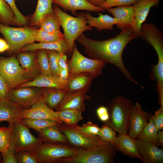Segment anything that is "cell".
Wrapping results in <instances>:
<instances>
[{
  "label": "cell",
  "instance_id": "6",
  "mask_svg": "<svg viewBox=\"0 0 163 163\" xmlns=\"http://www.w3.org/2000/svg\"><path fill=\"white\" fill-rule=\"evenodd\" d=\"M78 148L68 144L43 142L30 152L37 158L39 163H58L61 158L74 155Z\"/></svg>",
  "mask_w": 163,
  "mask_h": 163
},
{
  "label": "cell",
  "instance_id": "33",
  "mask_svg": "<svg viewBox=\"0 0 163 163\" xmlns=\"http://www.w3.org/2000/svg\"><path fill=\"white\" fill-rule=\"evenodd\" d=\"M60 26L58 18L53 12L49 13L45 15L41 20L38 27L47 31L53 32L59 31Z\"/></svg>",
  "mask_w": 163,
  "mask_h": 163
},
{
  "label": "cell",
  "instance_id": "4",
  "mask_svg": "<svg viewBox=\"0 0 163 163\" xmlns=\"http://www.w3.org/2000/svg\"><path fill=\"white\" fill-rule=\"evenodd\" d=\"M133 106L131 100L123 96H117L109 105V118L104 124L119 134H127Z\"/></svg>",
  "mask_w": 163,
  "mask_h": 163
},
{
  "label": "cell",
  "instance_id": "54",
  "mask_svg": "<svg viewBox=\"0 0 163 163\" xmlns=\"http://www.w3.org/2000/svg\"><path fill=\"white\" fill-rule=\"evenodd\" d=\"M1 23H2L1 20V19H0V24H1Z\"/></svg>",
  "mask_w": 163,
  "mask_h": 163
},
{
  "label": "cell",
  "instance_id": "1",
  "mask_svg": "<svg viewBox=\"0 0 163 163\" xmlns=\"http://www.w3.org/2000/svg\"><path fill=\"white\" fill-rule=\"evenodd\" d=\"M138 37L131 27L121 31L114 37L104 40L91 39L83 33L76 40L83 46L85 53L91 58L115 66L127 79L138 85L125 66L123 59V53L126 45L130 42Z\"/></svg>",
  "mask_w": 163,
  "mask_h": 163
},
{
  "label": "cell",
  "instance_id": "23",
  "mask_svg": "<svg viewBox=\"0 0 163 163\" xmlns=\"http://www.w3.org/2000/svg\"><path fill=\"white\" fill-rule=\"evenodd\" d=\"M54 50L62 55H69V44L65 39H63L57 41L48 43H32L23 47L19 51L23 52L37 50Z\"/></svg>",
  "mask_w": 163,
  "mask_h": 163
},
{
  "label": "cell",
  "instance_id": "5",
  "mask_svg": "<svg viewBox=\"0 0 163 163\" xmlns=\"http://www.w3.org/2000/svg\"><path fill=\"white\" fill-rule=\"evenodd\" d=\"M37 30L28 26L15 27L0 24V33L9 46L7 53H19L25 45L34 43Z\"/></svg>",
  "mask_w": 163,
  "mask_h": 163
},
{
  "label": "cell",
  "instance_id": "8",
  "mask_svg": "<svg viewBox=\"0 0 163 163\" xmlns=\"http://www.w3.org/2000/svg\"><path fill=\"white\" fill-rule=\"evenodd\" d=\"M26 72V70L20 66L18 60L14 56L0 58V75L6 82L9 91L31 81L24 77Z\"/></svg>",
  "mask_w": 163,
  "mask_h": 163
},
{
  "label": "cell",
  "instance_id": "53",
  "mask_svg": "<svg viewBox=\"0 0 163 163\" xmlns=\"http://www.w3.org/2000/svg\"><path fill=\"white\" fill-rule=\"evenodd\" d=\"M2 162V160H1V157H0V163Z\"/></svg>",
  "mask_w": 163,
  "mask_h": 163
},
{
  "label": "cell",
  "instance_id": "19",
  "mask_svg": "<svg viewBox=\"0 0 163 163\" xmlns=\"http://www.w3.org/2000/svg\"><path fill=\"white\" fill-rule=\"evenodd\" d=\"M18 60L21 66L26 70L24 77L32 80L41 74L37 58V50L18 53Z\"/></svg>",
  "mask_w": 163,
  "mask_h": 163
},
{
  "label": "cell",
  "instance_id": "45",
  "mask_svg": "<svg viewBox=\"0 0 163 163\" xmlns=\"http://www.w3.org/2000/svg\"><path fill=\"white\" fill-rule=\"evenodd\" d=\"M2 155V163H18L15 156V152L13 148L11 146L6 153Z\"/></svg>",
  "mask_w": 163,
  "mask_h": 163
},
{
  "label": "cell",
  "instance_id": "43",
  "mask_svg": "<svg viewBox=\"0 0 163 163\" xmlns=\"http://www.w3.org/2000/svg\"><path fill=\"white\" fill-rule=\"evenodd\" d=\"M18 163H39L37 158L30 152L21 151L15 153Z\"/></svg>",
  "mask_w": 163,
  "mask_h": 163
},
{
  "label": "cell",
  "instance_id": "52",
  "mask_svg": "<svg viewBox=\"0 0 163 163\" xmlns=\"http://www.w3.org/2000/svg\"><path fill=\"white\" fill-rule=\"evenodd\" d=\"M91 4L97 6L99 4L102 2L104 0H87Z\"/></svg>",
  "mask_w": 163,
  "mask_h": 163
},
{
  "label": "cell",
  "instance_id": "37",
  "mask_svg": "<svg viewBox=\"0 0 163 163\" xmlns=\"http://www.w3.org/2000/svg\"><path fill=\"white\" fill-rule=\"evenodd\" d=\"M12 128L0 126V153H6L11 145Z\"/></svg>",
  "mask_w": 163,
  "mask_h": 163
},
{
  "label": "cell",
  "instance_id": "14",
  "mask_svg": "<svg viewBox=\"0 0 163 163\" xmlns=\"http://www.w3.org/2000/svg\"><path fill=\"white\" fill-rule=\"evenodd\" d=\"M161 0H138L133 5L134 23L132 28L140 37L142 25L145 21L151 8L158 6Z\"/></svg>",
  "mask_w": 163,
  "mask_h": 163
},
{
  "label": "cell",
  "instance_id": "25",
  "mask_svg": "<svg viewBox=\"0 0 163 163\" xmlns=\"http://www.w3.org/2000/svg\"><path fill=\"white\" fill-rule=\"evenodd\" d=\"M97 14L99 16L95 17L90 13H87L85 14V17L88 26L91 27H95L98 31L112 30L114 29L113 25L120 22L117 19L108 15L103 14L101 13Z\"/></svg>",
  "mask_w": 163,
  "mask_h": 163
},
{
  "label": "cell",
  "instance_id": "2",
  "mask_svg": "<svg viewBox=\"0 0 163 163\" xmlns=\"http://www.w3.org/2000/svg\"><path fill=\"white\" fill-rule=\"evenodd\" d=\"M64 31V38L69 46V55H72L75 41L84 31L92 30L87 24L85 14L83 12L78 13L76 17L72 16L62 11L56 5L53 7Z\"/></svg>",
  "mask_w": 163,
  "mask_h": 163
},
{
  "label": "cell",
  "instance_id": "34",
  "mask_svg": "<svg viewBox=\"0 0 163 163\" xmlns=\"http://www.w3.org/2000/svg\"><path fill=\"white\" fill-rule=\"evenodd\" d=\"M0 19L2 23L5 25L19 26L14 12L4 0H0Z\"/></svg>",
  "mask_w": 163,
  "mask_h": 163
},
{
  "label": "cell",
  "instance_id": "35",
  "mask_svg": "<svg viewBox=\"0 0 163 163\" xmlns=\"http://www.w3.org/2000/svg\"><path fill=\"white\" fill-rule=\"evenodd\" d=\"M64 39L63 34L60 30L49 32L40 28L37 30L35 41L39 43H48L57 41Z\"/></svg>",
  "mask_w": 163,
  "mask_h": 163
},
{
  "label": "cell",
  "instance_id": "31",
  "mask_svg": "<svg viewBox=\"0 0 163 163\" xmlns=\"http://www.w3.org/2000/svg\"><path fill=\"white\" fill-rule=\"evenodd\" d=\"M56 112L59 120L68 126H76L78 123L83 119L82 112L80 110H66Z\"/></svg>",
  "mask_w": 163,
  "mask_h": 163
},
{
  "label": "cell",
  "instance_id": "21",
  "mask_svg": "<svg viewBox=\"0 0 163 163\" xmlns=\"http://www.w3.org/2000/svg\"><path fill=\"white\" fill-rule=\"evenodd\" d=\"M94 78L92 74L87 72L69 76L66 85L67 91L87 93Z\"/></svg>",
  "mask_w": 163,
  "mask_h": 163
},
{
  "label": "cell",
  "instance_id": "49",
  "mask_svg": "<svg viewBox=\"0 0 163 163\" xmlns=\"http://www.w3.org/2000/svg\"><path fill=\"white\" fill-rule=\"evenodd\" d=\"M67 68V56L66 55H62L58 62L59 71Z\"/></svg>",
  "mask_w": 163,
  "mask_h": 163
},
{
  "label": "cell",
  "instance_id": "50",
  "mask_svg": "<svg viewBox=\"0 0 163 163\" xmlns=\"http://www.w3.org/2000/svg\"><path fill=\"white\" fill-rule=\"evenodd\" d=\"M8 49L9 46L6 40L0 38V53L7 51Z\"/></svg>",
  "mask_w": 163,
  "mask_h": 163
},
{
  "label": "cell",
  "instance_id": "7",
  "mask_svg": "<svg viewBox=\"0 0 163 163\" xmlns=\"http://www.w3.org/2000/svg\"><path fill=\"white\" fill-rule=\"evenodd\" d=\"M105 62L88 58L81 54L74 43L70 59L67 60L69 76L87 72L92 74L94 78L101 75L106 64Z\"/></svg>",
  "mask_w": 163,
  "mask_h": 163
},
{
  "label": "cell",
  "instance_id": "26",
  "mask_svg": "<svg viewBox=\"0 0 163 163\" xmlns=\"http://www.w3.org/2000/svg\"><path fill=\"white\" fill-rule=\"evenodd\" d=\"M24 87L55 88L67 91L66 87L61 83L59 78L41 74L32 81L21 84L16 88Z\"/></svg>",
  "mask_w": 163,
  "mask_h": 163
},
{
  "label": "cell",
  "instance_id": "20",
  "mask_svg": "<svg viewBox=\"0 0 163 163\" xmlns=\"http://www.w3.org/2000/svg\"><path fill=\"white\" fill-rule=\"evenodd\" d=\"M24 108L9 99L0 100V122L6 121L8 126L12 128L14 124L20 121V116Z\"/></svg>",
  "mask_w": 163,
  "mask_h": 163
},
{
  "label": "cell",
  "instance_id": "40",
  "mask_svg": "<svg viewBox=\"0 0 163 163\" xmlns=\"http://www.w3.org/2000/svg\"><path fill=\"white\" fill-rule=\"evenodd\" d=\"M97 136L101 140L113 143L115 145L117 140L116 132L105 124L100 128Z\"/></svg>",
  "mask_w": 163,
  "mask_h": 163
},
{
  "label": "cell",
  "instance_id": "38",
  "mask_svg": "<svg viewBox=\"0 0 163 163\" xmlns=\"http://www.w3.org/2000/svg\"><path fill=\"white\" fill-rule=\"evenodd\" d=\"M64 126L67 128L77 132L91 136H98L100 128L96 124L89 121L84 124L82 126L78 125L75 127L67 126L65 124Z\"/></svg>",
  "mask_w": 163,
  "mask_h": 163
},
{
  "label": "cell",
  "instance_id": "15",
  "mask_svg": "<svg viewBox=\"0 0 163 163\" xmlns=\"http://www.w3.org/2000/svg\"><path fill=\"white\" fill-rule=\"evenodd\" d=\"M86 92L81 91L68 92L55 109L56 111L66 110H78L84 111L86 109L85 101L90 97Z\"/></svg>",
  "mask_w": 163,
  "mask_h": 163
},
{
  "label": "cell",
  "instance_id": "32",
  "mask_svg": "<svg viewBox=\"0 0 163 163\" xmlns=\"http://www.w3.org/2000/svg\"><path fill=\"white\" fill-rule=\"evenodd\" d=\"M20 121L29 128L32 129L38 132L47 127L56 126L61 124L48 119L24 118L20 120Z\"/></svg>",
  "mask_w": 163,
  "mask_h": 163
},
{
  "label": "cell",
  "instance_id": "29",
  "mask_svg": "<svg viewBox=\"0 0 163 163\" xmlns=\"http://www.w3.org/2000/svg\"><path fill=\"white\" fill-rule=\"evenodd\" d=\"M53 3V0H38L35 11L29 20L30 27H39L41 20L45 15L49 13L54 12Z\"/></svg>",
  "mask_w": 163,
  "mask_h": 163
},
{
  "label": "cell",
  "instance_id": "51",
  "mask_svg": "<svg viewBox=\"0 0 163 163\" xmlns=\"http://www.w3.org/2000/svg\"><path fill=\"white\" fill-rule=\"evenodd\" d=\"M158 141L160 146L163 147V131L160 130L158 131Z\"/></svg>",
  "mask_w": 163,
  "mask_h": 163
},
{
  "label": "cell",
  "instance_id": "55",
  "mask_svg": "<svg viewBox=\"0 0 163 163\" xmlns=\"http://www.w3.org/2000/svg\"><path fill=\"white\" fill-rule=\"evenodd\" d=\"M1 100V99L0 98V100Z\"/></svg>",
  "mask_w": 163,
  "mask_h": 163
},
{
  "label": "cell",
  "instance_id": "9",
  "mask_svg": "<svg viewBox=\"0 0 163 163\" xmlns=\"http://www.w3.org/2000/svg\"><path fill=\"white\" fill-rule=\"evenodd\" d=\"M43 142L41 139L32 135L29 128L20 121L15 123L12 127L10 146L15 153L21 151L31 152Z\"/></svg>",
  "mask_w": 163,
  "mask_h": 163
},
{
  "label": "cell",
  "instance_id": "41",
  "mask_svg": "<svg viewBox=\"0 0 163 163\" xmlns=\"http://www.w3.org/2000/svg\"><path fill=\"white\" fill-rule=\"evenodd\" d=\"M138 0H104L97 6L106 9L113 7L125 6L133 5Z\"/></svg>",
  "mask_w": 163,
  "mask_h": 163
},
{
  "label": "cell",
  "instance_id": "47",
  "mask_svg": "<svg viewBox=\"0 0 163 163\" xmlns=\"http://www.w3.org/2000/svg\"><path fill=\"white\" fill-rule=\"evenodd\" d=\"M9 91L6 82L0 75V98L8 99Z\"/></svg>",
  "mask_w": 163,
  "mask_h": 163
},
{
  "label": "cell",
  "instance_id": "48",
  "mask_svg": "<svg viewBox=\"0 0 163 163\" xmlns=\"http://www.w3.org/2000/svg\"><path fill=\"white\" fill-rule=\"evenodd\" d=\"M59 78L61 83L66 88L67 81L69 76L68 68H67L66 69L60 70L59 71Z\"/></svg>",
  "mask_w": 163,
  "mask_h": 163
},
{
  "label": "cell",
  "instance_id": "46",
  "mask_svg": "<svg viewBox=\"0 0 163 163\" xmlns=\"http://www.w3.org/2000/svg\"><path fill=\"white\" fill-rule=\"evenodd\" d=\"M96 113L99 119L104 123L109 120V113L107 107L104 106L99 107L96 110Z\"/></svg>",
  "mask_w": 163,
  "mask_h": 163
},
{
  "label": "cell",
  "instance_id": "44",
  "mask_svg": "<svg viewBox=\"0 0 163 163\" xmlns=\"http://www.w3.org/2000/svg\"><path fill=\"white\" fill-rule=\"evenodd\" d=\"M153 121L158 130L163 129V107H160L155 112L154 115L152 114Z\"/></svg>",
  "mask_w": 163,
  "mask_h": 163
},
{
  "label": "cell",
  "instance_id": "36",
  "mask_svg": "<svg viewBox=\"0 0 163 163\" xmlns=\"http://www.w3.org/2000/svg\"><path fill=\"white\" fill-rule=\"evenodd\" d=\"M37 62L41 74L52 75L46 50H37Z\"/></svg>",
  "mask_w": 163,
  "mask_h": 163
},
{
  "label": "cell",
  "instance_id": "30",
  "mask_svg": "<svg viewBox=\"0 0 163 163\" xmlns=\"http://www.w3.org/2000/svg\"><path fill=\"white\" fill-rule=\"evenodd\" d=\"M152 113H148V122L136 139L150 142L160 146L158 139V130L153 121Z\"/></svg>",
  "mask_w": 163,
  "mask_h": 163
},
{
  "label": "cell",
  "instance_id": "42",
  "mask_svg": "<svg viewBox=\"0 0 163 163\" xmlns=\"http://www.w3.org/2000/svg\"><path fill=\"white\" fill-rule=\"evenodd\" d=\"M10 6L14 12L16 21L19 26H27L29 20L20 11L15 4V0H4Z\"/></svg>",
  "mask_w": 163,
  "mask_h": 163
},
{
  "label": "cell",
  "instance_id": "16",
  "mask_svg": "<svg viewBox=\"0 0 163 163\" xmlns=\"http://www.w3.org/2000/svg\"><path fill=\"white\" fill-rule=\"evenodd\" d=\"M135 142L144 163H162L163 162V150L154 144L135 139Z\"/></svg>",
  "mask_w": 163,
  "mask_h": 163
},
{
  "label": "cell",
  "instance_id": "12",
  "mask_svg": "<svg viewBox=\"0 0 163 163\" xmlns=\"http://www.w3.org/2000/svg\"><path fill=\"white\" fill-rule=\"evenodd\" d=\"M66 136L72 146L85 149L91 148L104 143L97 136L90 135L81 133L60 124L56 126Z\"/></svg>",
  "mask_w": 163,
  "mask_h": 163
},
{
  "label": "cell",
  "instance_id": "3",
  "mask_svg": "<svg viewBox=\"0 0 163 163\" xmlns=\"http://www.w3.org/2000/svg\"><path fill=\"white\" fill-rule=\"evenodd\" d=\"M117 151L116 145L107 142L93 148H78L76 154L69 158L59 159L62 163H112Z\"/></svg>",
  "mask_w": 163,
  "mask_h": 163
},
{
  "label": "cell",
  "instance_id": "22",
  "mask_svg": "<svg viewBox=\"0 0 163 163\" xmlns=\"http://www.w3.org/2000/svg\"><path fill=\"white\" fill-rule=\"evenodd\" d=\"M53 3L65 11L69 10L75 15L78 10H86L94 12L103 11L105 10L93 5L87 0H53Z\"/></svg>",
  "mask_w": 163,
  "mask_h": 163
},
{
  "label": "cell",
  "instance_id": "28",
  "mask_svg": "<svg viewBox=\"0 0 163 163\" xmlns=\"http://www.w3.org/2000/svg\"><path fill=\"white\" fill-rule=\"evenodd\" d=\"M43 142L69 143L66 136L56 126L47 127L38 132Z\"/></svg>",
  "mask_w": 163,
  "mask_h": 163
},
{
  "label": "cell",
  "instance_id": "13",
  "mask_svg": "<svg viewBox=\"0 0 163 163\" xmlns=\"http://www.w3.org/2000/svg\"><path fill=\"white\" fill-rule=\"evenodd\" d=\"M24 118L48 119L62 124L58 118L56 112L50 109L43 101L42 96L39 101L30 107L24 109L19 119Z\"/></svg>",
  "mask_w": 163,
  "mask_h": 163
},
{
  "label": "cell",
  "instance_id": "17",
  "mask_svg": "<svg viewBox=\"0 0 163 163\" xmlns=\"http://www.w3.org/2000/svg\"><path fill=\"white\" fill-rule=\"evenodd\" d=\"M148 122V113L138 102L133 105L129 122V135L136 139Z\"/></svg>",
  "mask_w": 163,
  "mask_h": 163
},
{
  "label": "cell",
  "instance_id": "39",
  "mask_svg": "<svg viewBox=\"0 0 163 163\" xmlns=\"http://www.w3.org/2000/svg\"><path fill=\"white\" fill-rule=\"evenodd\" d=\"M46 50L52 75L56 77L59 78L58 62L62 54L54 50Z\"/></svg>",
  "mask_w": 163,
  "mask_h": 163
},
{
  "label": "cell",
  "instance_id": "27",
  "mask_svg": "<svg viewBox=\"0 0 163 163\" xmlns=\"http://www.w3.org/2000/svg\"><path fill=\"white\" fill-rule=\"evenodd\" d=\"M67 92V91L59 88H43L42 97L47 106L53 110L60 104Z\"/></svg>",
  "mask_w": 163,
  "mask_h": 163
},
{
  "label": "cell",
  "instance_id": "18",
  "mask_svg": "<svg viewBox=\"0 0 163 163\" xmlns=\"http://www.w3.org/2000/svg\"><path fill=\"white\" fill-rule=\"evenodd\" d=\"M106 10L119 21V23L115 25L121 31L133 26L134 17L133 5L111 8Z\"/></svg>",
  "mask_w": 163,
  "mask_h": 163
},
{
  "label": "cell",
  "instance_id": "11",
  "mask_svg": "<svg viewBox=\"0 0 163 163\" xmlns=\"http://www.w3.org/2000/svg\"><path fill=\"white\" fill-rule=\"evenodd\" d=\"M43 94V88L24 87L9 91L8 99L24 109L28 108L37 103Z\"/></svg>",
  "mask_w": 163,
  "mask_h": 163
},
{
  "label": "cell",
  "instance_id": "56",
  "mask_svg": "<svg viewBox=\"0 0 163 163\" xmlns=\"http://www.w3.org/2000/svg\"><path fill=\"white\" fill-rule=\"evenodd\" d=\"M15 0V1H16V0Z\"/></svg>",
  "mask_w": 163,
  "mask_h": 163
},
{
  "label": "cell",
  "instance_id": "24",
  "mask_svg": "<svg viewBox=\"0 0 163 163\" xmlns=\"http://www.w3.org/2000/svg\"><path fill=\"white\" fill-rule=\"evenodd\" d=\"M115 145L117 151L121 152L129 157L138 158L141 160L135 139L132 138L128 134H119Z\"/></svg>",
  "mask_w": 163,
  "mask_h": 163
},
{
  "label": "cell",
  "instance_id": "10",
  "mask_svg": "<svg viewBox=\"0 0 163 163\" xmlns=\"http://www.w3.org/2000/svg\"><path fill=\"white\" fill-rule=\"evenodd\" d=\"M163 35L162 31L154 23H144L141 26L140 37L152 45L155 50L158 61L154 66L158 70H163Z\"/></svg>",
  "mask_w": 163,
  "mask_h": 163
}]
</instances>
